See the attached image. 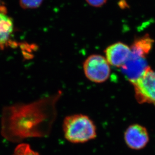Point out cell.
I'll return each mask as SVG.
<instances>
[{"label":"cell","instance_id":"obj_9","mask_svg":"<svg viewBox=\"0 0 155 155\" xmlns=\"http://www.w3.org/2000/svg\"><path fill=\"white\" fill-rule=\"evenodd\" d=\"M154 42V40L149 35L136 39L130 46V53L137 57L146 58L147 55L149 54L152 48Z\"/></svg>","mask_w":155,"mask_h":155},{"label":"cell","instance_id":"obj_13","mask_svg":"<svg viewBox=\"0 0 155 155\" xmlns=\"http://www.w3.org/2000/svg\"><path fill=\"white\" fill-rule=\"evenodd\" d=\"M0 11H4V12H7L6 7L3 5L1 2V1L0 0Z\"/></svg>","mask_w":155,"mask_h":155},{"label":"cell","instance_id":"obj_2","mask_svg":"<svg viewBox=\"0 0 155 155\" xmlns=\"http://www.w3.org/2000/svg\"><path fill=\"white\" fill-rule=\"evenodd\" d=\"M65 139L74 143H82L95 139L96 127L92 119L86 115L77 114L65 117L63 124Z\"/></svg>","mask_w":155,"mask_h":155},{"label":"cell","instance_id":"obj_5","mask_svg":"<svg viewBox=\"0 0 155 155\" xmlns=\"http://www.w3.org/2000/svg\"><path fill=\"white\" fill-rule=\"evenodd\" d=\"M149 67L146 58L130 53L128 60L120 69L124 76L133 84L144 74Z\"/></svg>","mask_w":155,"mask_h":155},{"label":"cell","instance_id":"obj_12","mask_svg":"<svg viewBox=\"0 0 155 155\" xmlns=\"http://www.w3.org/2000/svg\"><path fill=\"white\" fill-rule=\"evenodd\" d=\"M87 3L93 7H101L106 4L107 0H86Z\"/></svg>","mask_w":155,"mask_h":155},{"label":"cell","instance_id":"obj_8","mask_svg":"<svg viewBox=\"0 0 155 155\" xmlns=\"http://www.w3.org/2000/svg\"><path fill=\"white\" fill-rule=\"evenodd\" d=\"M14 31V23L7 12L0 11V48H3L9 42Z\"/></svg>","mask_w":155,"mask_h":155},{"label":"cell","instance_id":"obj_11","mask_svg":"<svg viewBox=\"0 0 155 155\" xmlns=\"http://www.w3.org/2000/svg\"><path fill=\"white\" fill-rule=\"evenodd\" d=\"M43 1L44 0H19V4L23 9H36L41 5Z\"/></svg>","mask_w":155,"mask_h":155},{"label":"cell","instance_id":"obj_6","mask_svg":"<svg viewBox=\"0 0 155 155\" xmlns=\"http://www.w3.org/2000/svg\"><path fill=\"white\" fill-rule=\"evenodd\" d=\"M124 139L129 148L139 150L146 146L149 140V136L145 127L138 124H134L130 125L125 130Z\"/></svg>","mask_w":155,"mask_h":155},{"label":"cell","instance_id":"obj_10","mask_svg":"<svg viewBox=\"0 0 155 155\" xmlns=\"http://www.w3.org/2000/svg\"><path fill=\"white\" fill-rule=\"evenodd\" d=\"M13 155H40L38 153L32 149L27 143H20L15 148Z\"/></svg>","mask_w":155,"mask_h":155},{"label":"cell","instance_id":"obj_1","mask_svg":"<svg viewBox=\"0 0 155 155\" xmlns=\"http://www.w3.org/2000/svg\"><path fill=\"white\" fill-rule=\"evenodd\" d=\"M41 101L6 106L2 116L1 134L11 142L48 135L54 118L41 110Z\"/></svg>","mask_w":155,"mask_h":155},{"label":"cell","instance_id":"obj_7","mask_svg":"<svg viewBox=\"0 0 155 155\" xmlns=\"http://www.w3.org/2000/svg\"><path fill=\"white\" fill-rule=\"evenodd\" d=\"M130 52V48L127 45L118 42L106 48L105 58L110 65L120 68L128 60Z\"/></svg>","mask_w":155,"mask_h":155},{"label":"cell","instance_id":"obj_3","mask_svg":"<svg viewBox=\"0 0 155 155\" xmlns=\"http://www.w3.org/2000/svg\"><path fill=\"white\" fill-rule=\"evenodd\" d=\"M84 74L91 82L101 83L107 80L111 69L105 57L99 54L90 55L83 64Z\"/></svg>","mask_w":155,"mask_h":155},{"label":"cell","instance_id":"obj_4","mask_svg":"<svg viewBox=\"0 0 155 155\" xmlns=\"http://www.w3.org/2000/svg\"><path fill=\"white\" fill-rule=\"evenodd\" d=\"M133 85L135 96L139 103H148L155 105V71L149 67L144 74Z\"/></svg>","mask_w":155,"mask_h":155}]
</instances>
